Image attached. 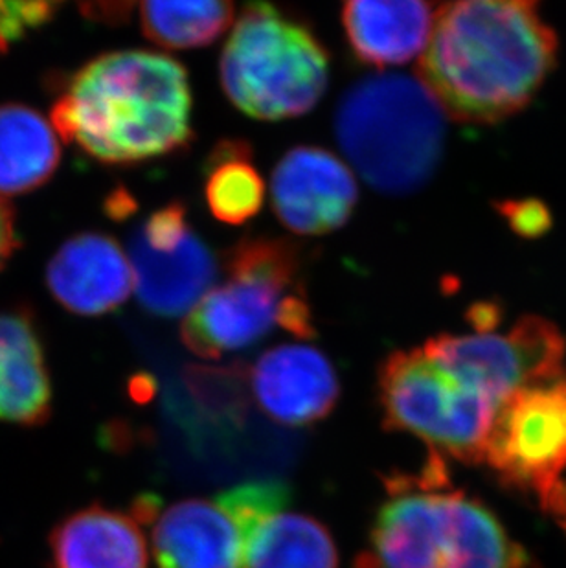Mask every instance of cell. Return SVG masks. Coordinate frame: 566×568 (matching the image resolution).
Here are the masks:
<instances>
[{
    "instance_id": "6da1fadb",
    "label": "cell",
    "mask_w": 566,
    "mask_h": 568,
    "mask_svg": "<svg viewBox=\"0 0 566 568\" xmlns=\"http://www.w3.org/2000/svg\"><path fill=\"white\" fill-rule=\"evenodd\" d=\"M556 61V33L535 6L454 0L436 10L417 74L451 119L487 125L520 113Z\"/></svg>"
},
{
    "instance_id": "7a4b0ae2",
    "label": "cell",
    "mask_w": 566,
    "mask_h": 568,
    "mask_svg": "<svg viewBox=\"0 0 566 568\" xmlns=\"http://www.w3.org/2000/svg\"><path fill=\"white\" fill-rule=\"evenodd\" d=\"M192 109L184 64L151 50H117L70 75L50 122L94 161L134 166L188 148Z\"/></svg>"
},
{
    "instance_id": "3957f363",
    "label": "cell",
    "mask_w": 566,
    "mask_h": 568,
    "mask_svg": "<svg viewBox=\"0 0 566 568\" xmlns=\"http://www.w3.org/2000/svg\"><path fill=\"white\" fill-rule=\"evenodd\" d=\"M333 129L342 153L377 192L408 195L438 170L445 111L420 78L366 75L338 102Z\"/></svg>"
},
{
    "instance_id": "277c9868",
    "label": "cell",
    "mask_w": 566,
    "mask_h": 568,
    "mask_svg": "<svg viewBox=\"0 0 566 568\" xmlns=\"http://www.w3.org/2000/svg\"><path fill=\"white\" fill-rule=\"evenodd\" d=\"M225 274V282L214 285L182 321V344L192 354L220 359L279 327L294 337L315 335L302 262L293 243L282 237H245L226 251Z\"/></svg>"
},
{
    "instance_id": "5b68a950",
    "label": "cell",
    "mask_w": 566,
    "mask_h": 568,
    "mask_svg": "<svg viewBox=\"0 0 566 568\" xmlns=\"http://www.w3.org/2000/svg\"><path fill=\"white\" fill-rule=\"evenodd\" d=\"M220 80L230 103L251 119H300L326 94L330 52L299 17L249 0L221 52Z\"/></svg>"
},
{
    "instance_id": "8992f818",
    "label": "cell",
    "mask_w": 566,
    "mask_h": 568,
    "mask_svg": "<svg viewBox=\"0 0 566 568\" xmlns=\"http://www.w3.org/2000/svg\"><path fill=\"white\" fill-rule=\"evenodd\" d=\"M442 486L436 462L422 478L388 483V499L372 526L368 568H481L486 548L481 503Z\"/></svg>"
},
{
    "instance_id": "52a82bcc",
    "label": "cell",
    "mask_w": 566,
    "mask_h": 568,
    "mask_svg": "<svg viewBox=\"0 0 566 568\" xmlns=\"http://www.w3.org/2000/svg\"><path fill=\"white\" fill-rule=\"evenodd\" d=\"M377 385L386 429L417 436L434 455L467 464L484 462L501 403L454 377L423 348L388 355Z\"/></svg>"
},
{
    "instance_id": "ba28073f",
    "label": "cell",
    "mask_w": 566,
    "mask_h": 568,
    "mask_svg": "<svg viewBox=\"0 0 566 568\" xmlns=\"http://www.w3.org/2000/svg\"><path fill=\"white\" fill-rule=\"evenodd\" d=\"M423 349L454 377L501 405L513 392L565 377V337L556 324L535 315L523 316L506 333H444L428 338Z\"/></svg>"
},
{
    "instance_id": "9c48e42d",
    "label": "cell",
    "mask_w": 566,
    "mask_h": 568,
    "mask_svg": "<svg viewBox=\"0 0 566 568\" xmlns=\"http://www.w3.org/2000/svg\"><path fill=\"white\" fill-rule=\"evenodd\" d=\"M487 462L506 483L545 499L566 469V377L513 392L487 436Z\"/></svg>"
},
{
    "instance_id": "30bf717a",
    "label": "cell",
    "mask_w": 566,
    "mask_h": 568,
    "mask_svg": "<svg viewBox=\"0 0 566 568\" xmlns=\"http://www.w3.org/2000/svg\"><path fill=\"white\" fill-rule=\"evenodd\" d=\"M274 214L296 236H326L346 225L358 186L346 162L319 145L289 150L271 179Z\"/></svg>"
},
{
    "instance_id": "8fae6325",
    "label": "cell",
    "mask_w": 566,
    "mask_h": 568,
    "mask_svg": "<svg viewBox=\"0 0 566 568\" xmlns=\"http://www.w3.org/2000/svg\"><path fill=\"white\" fill-rule=\"evenodd\" d=\"M144 525L159 568H241L243 526L225 494L212 499H184L168 508L150 500Z\"/></svg>"
},
{
    "instance_id": "7c38bea8",
    "label": "cell",
    "mask_w": 566,
    "mask_h": 568,
    "mask_svg": "<svg viewBox=\"0 0 566 568\" xmlns=\"http://www.w3.org/2000/svg\"><path fill=\"white\" fill-rule=\"evenodd\" d=\"M251 385L257 407L285 427L319 424L341 397L335 366L310 344H280L267 349L254 363Z\"/></svg>"
},
{
    "instance_id": "4fadbf2b",
    "label": "cell",
    "mask_w": 566,
    "mask_h": 568,
    "mask_svg": "<svg viewBox=\"0 0 566 568\" xmlns=\"http://www.w3.org/2000/svg\"><path fill=\"white\" fill-rule=\"evenodd\" d=\"M50 295L67 312L102 316L117 312L134 291L129 254L114 237L85 232L59 247L47 267Z\"/></svg>"
},
{
    "instance_id": "5bb4252c",
    "label": "cell",
    "mask_w": 566,
    "mask_h": 568,
    "mask_svg": "<svg viewBox=\"0 0 566 568\" xmlns=\"http://www.w3.org/2000/svg\"><path fill=\"white\" fill-rule=\"evenodd\" d=\"M128 254L140 304L162 318L186 316L218 278L214 253L193 231L175 247L161 251L145 245L134 234Z\"/></svg>"
},
{
    "instance_id": "9a60e30c",
    "label": "cell",
    "mask_w": 566,
    "mask_h": 568,
    "mask_svg": "<svg viewBox=\"0 0 566 568\" xmlns=\"http://www.w3.org/2000/svg\"><path fill=\"white\" fill-rule=\"evenodd\" d=\"M436 10L428 0H344L342 27L361 63L386 69L422 55Z\"/></svg>"
},
{
    "instance_id": "2e32d148",
    "label": "cell",
    "mask_w": 566,
    "mask_h": 568,
    "mask_svg": "<svg viewBox=\"0 0 566 568\" xmlns=\"http://www.w3.org/2000/svg\"><path fill=\"white\" fill-rule=\"evenodd\" d=\"M49 568H148L139 517L91 505L59 520L49 537Z\"/></svg>"
},
{
    "instance_id": "e0dca14e",
    "label": "cell",
    "mask_w": 566,
    "mask_h": 568,
    "mask_svg": "<svg viewBox=\"0 0 566 568\" xmlns=\"http://www.w3.org/2000/svg\"><path fill=\"white\" fill-rule=\"evenodd\" d=\"M52 377L32 315L0 312V422L41 427L52 416Z\"/></svg>"
},
{
    "instance_id": "ac0fdd59",
    "label": "cell",
    "mask_w": 566,
    "mask_h": 568,
    "mask_svg": "<svg viewBox=\"0 0 566 568\" xmlns=\"http://www.w3.org/2000/svg\"><path fill=\"white\" fill-rule=\"evenodd\" d=\"M241 568H338V552L315 517L280 506L246 526Z\"/></svg>"
},
{
    "instance_id": "d6986e66",
    "label": "cell",
    "mask_w": 566,
    "mask_h": 568,
    "mask_svg": "<svg viewBox=\"0 0 566 568\" xmlns=\"http://www.w3.org/2000/svg\"><path fill=\"white\" fill-rule=\"evenodd\" d=\"M59 139L52 122L36 109L0 105V199L49 183L61 162Z\"/></svg>"
},
{
    "instance_id": "ffe728a7",
    "label": "cell",
    "mask_w": 566,
    "mask_h": 568,
    "mask_svg": "<svg viewBox=\"0 0 566 568\" xmlns=\"http://www.w3.org/2000/svg\"><path fill=\"white\" fill-rule=\"evenodd\" d=\"M210 214L230 226L245 225L265 203V181L252 161L251 145L225 140L210 153L204 170Z\"/></svg>"
},
{
    "instance_id": "44dd1931",
    "label": "cell",
    "mask_w": 566,
    "mask_h": 568,
    "mask_svg": "<svg viewBox=\"0 0 566 568\" xmlns=\"http://www.w3.org/2000/svg\"><path fill=\"white\" fill-rule=\"evenodd\" d=\"M234 0H140L145 38L168 50L203 49L234 21Z\"/></svg>"
},
{
    "instance_id": "7402d4cb",
    "label": "cell",
    "mask_w": 566,
    "mask_h": 568,
    "mask_svg": "<svg viewBox=\"0 0 566 568\" xmlns=\"http://www.w3.org/2000/svg\"><path fill=\"white\" fill-rule=\"evenodd\" d=\"M61 0H0V55L44 27Z\"/></svg>"
},
{
    "instance_id": "603a6c76",
    "label": "cell",
    "mask_w": 566,
    "mask_h": 568,
    "mask_svg": "<svg viewBox=\"0 0 566 568\" xmlns=\"http://www.w3.org/2000/svg\"><path fill=\"white\" fill-rule=\"evenodd\" d=\"M192 231L188 225L186 206L182 203H170L151 214L139 234L140 240L151 248H171Z\"/></svg>"
},
{
    "instance_id": "cb8c5ba5",
    "label": "cell",
    "mask_w": 566,
    "mask_h": 568,
    "mask_svg": "<svg viewBox=\"0 0 566 568\" xmlns=\"http://www.w3.org/2000/svg\"><path fill=\"white\" fill-rule=\"evenodd\" d=\"M81 13L89 21L100 22L105 27H122L133 16L139 0H75Z\"/></svg>"
},
{
    "instance_id": "d4e9b609",
    "label": "cell",
    "mask_w": 566,
    "mask_h": 568,
    "mask_svg": "<svg viewBox=\"0 0 566 568\" xmlns=\"http://www.w3.org/2000/svg\"><path fill=\"white\" fill-rule=\"evenodd\" d=\"M19 247L17 237L16 214L4 199H0V271L4 268L11 254Z\"/></svg>"
},
{
    "instance_id": "484cf974",
    "label": "cell",
    "mask_w": 566,
    "mask_h": 568,
    "mask_svg": "<svg viewBox=\"0 0 566 568\" xmlns=\"http://www.w3.org/2000/svg\"><path fill=\"white\" fill-rule=\"evenodd\" d=\"M545 508L562 523L563 528L566 530V483L557 484L556 488L552 489L548 497L543 500Z\"/></svg>"
},
{
    "instance_id": "4316f807",
    "label": "cell",
    "mask_w": 566,
    "mask_h": 568,
    "mask_svg": "<svg viewBox=\"0 0 566 568\" xmlns=\"http://www.w3.org/2000/svg\"><path fill=\"white\" fill-rule=\"evenodd\" d=\"M517 2H523V4H529V6L537 4V0H517Z\"/></svg>"
}]
</instances>
